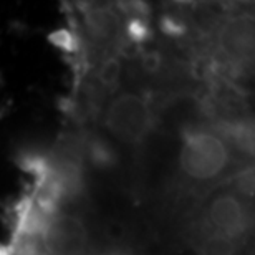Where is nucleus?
I'll return each instance as SVG.
<instances>
[{
  "label": "nucleus",
  "instance_id": "f257e3e1",
  "mask_svg": "<svg viewBox=\"0 0 255 255\" xmlns=\"http://www.w3.org/2000/svg\"><path fill=\"white\" fill-rule=\"evenodd\" d=\"M234 162L236 154L207 126L189 128L182 132L179 171L186 181L212 182L222 179Z\"/></svg>",
  "mask_w": 255,
  "mask_h": 255
},
{
  "label": "nucleus",
  "instance_id": "f03ea898",
  "mask_svg": "<svg viewBox=\"0 0 255 255\" xmlns=\"http://www.w3.org/2000/svg\"><path fill=\"white\" fill-rule=\"evenodd\" d=\"M156 115L149 101L139 95L123 93L111 101L105 115V126L116 139L141 144L152 131Z\"/></svg>",
  "mask_w": 255,
  "mask_h": 255
},
{
  "label": "nucleus",
  "instance_id": "7ed1b4c3",
  "mask_svg": "<svg viewBox=\"0 0 255 255\" xmlns=\"http://www.w3.org/2000/svg\"><path fill=\"white\" fill-rule=\"evenodd\" d=\"M202 216L211 224L214 236L236 242H244L252 222L247 201L232 191L217 194Z\"/></svg>",
  "mask_w": 255,
  "mask_h": 255
},
{
  "label": "nucleus",
  "instance_id": "20e7f679",
  "mask_svg": "<svg viewBox=\"0 0 255 255\" xmlns=\"http://www.w3.org/2000/svg\"><path fill=\"white\" fill-rule=\"evenodd\" d=\"M42 239L48 255H83L88 246V231L76 216L55 214Z\"/></svg>",
  "mask_w": 255,
  "mask_h": 255
},
{
  "label": "nucleus",
  "instance_id": "39448f33",
  "mask_svg": "<svg viewBox=\"0 0 255 255\" xmlns=\"http://www.w3.org/2000/svg\"><path fill=\"white\" fill-rule=\"evenodd\" d=\"M86 33L91 40L98 43L110 42L118 35L120 20L116 13L108 7L88 8L85 15Z\"/></svg>",
  "mask_w": 255,
  "mask_h": 255
},
{
  "label": "nucleus",
  "instance_id": "423d86ee",
  "mask_svg": "<svg viewBox=\"0 0 255 255\" xmlns=\"http://www.w3.org/2000/svg\"><path fill=\"white\" fill-rule=\"evenodd\" d=\"M241 244L221 236H211L196 242L197 255H239Z\"/></svg>",
  "mask_w": 255,
  "mask_h": 255
},
{
  "label": "nucleus",
  "instance_id": "0eeeda50",
  "mask_svg": "<svg viewBox=\"0 0 255 255\" xmlns=\"http://www.w3.org/2000/svg\"><path fill=\"white\" fill-rule=\"evenodd\" d=\"M121 78V62L118 57H108L101 62L96 71V83L103 91H115Z\"/></svg>",
  "mask_w": 255,
  "mask_h": 255
},
{
  "label": "nucleus",
  "instance_id": "6e6552de",
  "mask_svg": "<svg viewBox=\"0 0 255 255\" xmlns=\"http://www.w3.org/2000/svg\"><path fill=\"white\" fill-rule=\"evenodd\" d=\"M85 151L88 152L90 161L93 162L95 166L100 167H110L116 162V152L111 147L108 142L100 139V137H93L86 142Z\"/></svg>",
  "mask_w": 255,
  "mask_h": 255
},
{
  "label": "nucleus",
  "instance_id": "1a4fd4ad",
  "mask_svg": "<svg viewBox=\"0 0 255 255\" xmlns=\"http://www.w3.org/2000/svg\"><path fill=\"white\" fill-rule=\"evenodd\" d=\"M48 42L57 47L58 50H62L65 53L75 55L81 52V40L78 35H75L68 28H58L48 35Z\"/></svg>",
  "mask_w": 255,
  "mask_h": 255
},
{
  "label": "nucleus",
  "instance_id": "9d476101",
  "mask_svg": "<svg viewBox=\"0 0 255 255\" xmlns=\"http://www.w3.org/2000/svg\"><path fill=\"white\" fill-rule=\"evenodd\" d=\"M234 187L232 192L244 199L254 197V167H244V169L237 171L229 181Z\"/></svg>",
  "mask_w": 255,
  "mask_h": 255
},
{
  "label": "nucleus",
  "instance_id": "9b49d317",
  "mask_svg": "<svg viewBox=\"0 0 255 255\" xmlns=\"http://www.w3.org/2000/svg\"><path fill=\"white\" fill-rule=\"evenodd\" d=\"M126 33L131 42L144 43L151 38V28L144 18H129L126 23Z\"/></svg>",
  "mask_w": 255,
  "mask_h": 255
},
{
  "label": "nucleus",
  "instance_id": "f8f14e48",
  "mask_svg": "<svg viewBox=\"0 0 255 255\" xmlns=\"http://www.w3.org/2000/svg\"><path fill=\"white\" fill-rule=\"evenodd\" d=\"M162 63H164V58H162L161 53H157V52H146L141 58L142 70L149 75L159 73V70L162 68Z\"/></svg>",
  "mask_w": 255,
  "mask_h": 255
},
{
  "label": "nucleus",
  "instance_id": "ddd939ff",
  "mask_svg": "<svg viewBox=\"0 0 255 255\" xmlns=\"http://www.w3.org/2000/svg\"><path fill=\"white\" fill-rule=\"evenodd\" d=\"M161 30L166 35H171V37H182V35L186 33L184 23L176 17H162L161 18Z\"/></svg>",
  "mask_w": 255,
  "mask_h": 255
},
{
  "label": "nucleus",
  "instance_id": "4468645a",
  "mask_svg": "<svg viewBox=\"0 0 255 255\" xmlns=\"http://www.w3.org/2000/svg\"><path fill=\"white\" fill-rule=\"evenodd\" d=\"M0 255H12L10 246H2V244H0Z\"/></svg>",
  "mask_w": 255,
  "mask_h": 255
}]
</instances>
